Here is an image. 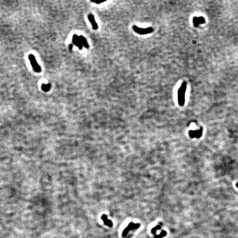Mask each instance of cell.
<instances>
[{
  "instance_id": "6da1fadb",
  "label": "cell",
  "mask_w": 238,
  "mask_h": 238,
  "mask_svg": "<svg viewBox=\"0 0 238 238\" xmlns=\"http://www.w3.org/2000/svg\"><path fill=\"white\" fill-rule=\"evenodd\" d=\"M187 83L186 82H184L181 84L180 88L178 90V103L179 105L181 106H184L185 101V93L186 90Z\"/></svg>"
},
{
  "instance_id": "7a4b0ae2",
  "label": "cell",
  "mask_w": 238,
  "mask_h": 238,
  "mask_svg": "<svg viewBox=\"0 0 238 238\" xmlns=\"http://www.w3.org/2000/svg\"><path fill=\"white\" fill-rule=\"evenodd\" d=\"M132 29L136 33L138 34H140V35H146V34L152 33L154 31L153 28L152 27L142 28L138 27L137 25H133L132 27Z\"/></svg>"
},
{
  "instance_id": "3957f363",
  "label": "cell",
  "mask_w": 238,
  "mask_h": 238,
  "mask_svg": "<svg viewBox=\"0 0 238 238\" xmlns=\"http://www.w3.org/2000/svg\"><path fill=\"white\" fill-rule=\"evenodd\" d=\"M29 60L30 62H31V63L32 66V67L33 68V70L34 71L37 72V73H39L41 72V67L39 65V64L38 63L37 60L33 55L31 54L29 55Z\"/></svg>"
},
{
  "instance_id": "277c9868",
  "label": "cell",
  "mask_w": 238,
  "mask_h": 238,
  "mask_svg": "<svg viewBox=\"0 0 238 238\" xmlns=\"http://www.w3.org/2000/svg\"><path fill=\"white\" fill-rule=\"evenodd\" d=\"M140 227V224H135L133 223H130L128 226L125 229V230L122 232V236L125 237L126 236L127 234V233L131 230L133 229H137Z\"/></svg>"
},
{
  "instance_id": "5b68a950",
  "label": "cell",
  "mask_w": 238,
  "mask_h": 238,
  "mask_svg": "<svg viewBox=\"0 0 238 238\" xmlns=\"http://www.w3.org/2000/svg\"><path fill=\"white\" fill-rule=\"evenodd\" d=\"M203 129L202 127H201L200 129L199 130H196V131H190L189 132V135L190 137L191 138H200L202 135V132H203Z\"/></svg>"
},
{
  "instance_id": "8992f818",
  "label": "cell",
  "mask_w": 238,
  "mask_h": 238,
  "mask_svg": "<svg viewBox=\"0 0 238 238\" xmlns=\"http://www.w3.org/2000/svg\"><path fill=\"white\" fill-rule=\"evenodd\" d=\"M72 42L73 44L78 47L80 50H82V48H83V45L81 44L80 39V37L79 36H78L77 34H74V35H73Z\"/></svg>"
},
{
  "instance_id": "52a82bcc",
  "label": "cell",
  "mask_w": 238,
  "mask_h": 238,
  "mask_svg": "<svg viewBox=\"0 0 238 238\" xmlns=\"http://www.w3.org/2000/svg\"><path fill=\"white\" fill-rule=\"evenodd\" d=\"M88 18L89 21L92 25V28L95 31H96L98 29V25L96 22V19H95L94 16L92 14H89L88 16Z\"/></svg>"
},
{
  "instance_id": "ba28073f",
  "label": "cell",
  "mask_w": 238,
  "mask_h": 238,
  "mask_svg": "<svg viewBox=\"0 0 238 238\" xmlns=\"http://www.w3.org/2000/svg\"><path fill=\"white\" fill-rule=\"evenodd\" d=\"M193 22L194 26L196 27L198 25L204 23L205 19L203 17H199V18H198V17H194L193 19Z\"/></svg>"
},
{
  "instance_id": "9c48e42d",
  "label": "cell",
  "mask_w": 238,
  "mask_h": 238,
  "mask_svg": "<svg viewBox=\"0 0 238 238\" xmlns=\"http://www.w3.org/2000/svg\"><path fill=\"white\" fill-rule=\"evenodd\" d=\"M79 37H80V39L81 42V44H82V45H83L85 47V48L89 49V45L88 44V42L87 40H86V38L84 37H83V35H80Z\"/></svg>"
},
{
  "instance_id": "30bf717a",
  "label": "cell",
  "mask_w": 238,
  "mask_h": 238,
  "mask_svg": "<svg viewBox=\"0 0 238 238\" xmlns=\"http://www.w3.org/2000/svg\"><path fill=\"white\" fill-rule=\"evenodd\" d=\"M101 218L102 219V220H103V222L104 223V224L105 225H106V226H109L110 227H111L112 226V222L111 221V220H109L107 219V215H105V214H103L102 216V217Z\"/></svg>"
},
{
  "instance_id": "8fae6325",
  "label": "cell",
  "mask_w": 238,
  "mask_h": 238,
  "mask_svg": "<svg viewBox=\"0 0 238 238\" xmlns=\"http://www.w3.org/2000/svg\"><path fill=\"white\" fill-rule=\"evenodd\" d=\"M41 88L42 90H44L45 92H48L49 90H50L51 88V84L50 83L45 84H42L41 85Z\"/></svg>"
},
{
  "instance_id": "7c38bea8",
  "label": "cell",
  "mask_w": 238,
  "mask_h": 238,
  "mask_svg": "<svg viewBox=\"0 0 238 238\" xmlns=\"http://www.w3.org/2000/svg\"><path fill=\"white\" fill-rule=\"evenodd\" d=\"M166 235H167V232L165 231H162L159 235L157 236H155V238H162L164 236H165Z\"/></svg>"
},
{
  "instance_id": "4fadbf2b",
  "label": "cell",
  "mask_w": 238,
  "mask_h": 238,
  "mask_svg": "<svg viewBox=\"0 0 238 238\" xmlns=\"http://www.w3.org/2000/svg\"><path fill=\"white\" fill-rule=\"evenodd\" d=\"M161 226H159V225H158L157 226H156L155 228H153V229L152 230V233L153 234H154L156 233V232L158 230H159V229H161Z\"/></svg>"
},
{
  "instance_id": "5bb4252c",
  "label": "cell",
  "mask_w": 238,
  "mask_h": 238,
  "mask_svg": "<svg viewBox=\"0 0 238 238\" xmlns=\"http://www.w3.org/2000/svg\"><path fill=\"white\" fill-rule=\"evenodd\" d=\"M69 49H70V50L71 51L72 49V44H70L69 45Z\"/></svg>"
},
{
  "instance_id": "9a60e30c",
  "label": "cell",
  "mask_w": 238,
  "mask_h": 238,
  "mask_svg": "<svg viewBox=\"0 0 238 238\" xmlns=\"http://www.w3.org/2000/svg\"><path fill=\"white\" fill-rule=\"evenodd\" d=\"M236 187L238 188V183H236Z\"/></svg>"
}]
</instances>
